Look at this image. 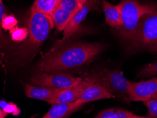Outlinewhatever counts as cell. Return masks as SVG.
Instances as JSON below:
<instances>
[{"label":"cell","mask_w":157,"mask_h":118,"mask_svg":"<svg viewBox=\"0 0 157 118\" xmlns=\"http://www.w3.org/2000/svg\"><path fill=\"white\" fill-rule=\"evenodd\" d=\"M103 49V45L98 43L77 42L60 45L53 48L41 59L38 69L44 73H62L84 65Z\"/></svg>","instance_id":"cell-1"},{"label":"cell","mask_w":157,"mask_h":118,"mask_svg":"<svg viewBox=\"0 0 157 118\" xmlns=\"http://www.w3.org/2000/svg\"><path fill=\"white\" fill-rule=\"evenodd\" d=\"M53 27L54 24L50 16L31 10L28 23L29 35L27 40L18 50V59L22 62L33 57Z\"/></svg>","instance_id":"cell-2"},{"label":"cell","mask_w":157,"mask_h":118,"mask_svg":"<svg viewBox=\"0 0 157 118\" xmlns=\"http://www.w3.org/2000/svg\"><path fill=\"white\" fill-rule=\"evenodd\" d=\"M119 5L121 10L122 26L117 30L122 38L131 42L141 18L147 13L153 12L156 5L142 4L138 0H122Z\"/></svg>","instance_id":"cell-3"},{"label":"cell","mask_w":157,"mask_h":118,"mask_svg":"<svg viewBox=\"0 0 157 118\" xmlns=\"http://www.w3.org/2000/svg\"><path fill=\"white\" fill-rule=\"evenodd\" d=\"M86 79L100 84L114 98H121L127 103H130L129 96L130 82L127 79L122 71L101 67L92 71Z\"/></svg>","instance_id":"cell-4"},{"label":"cell","mask_w":157,"mask_h":118,"mask_svg":"<svg viewBox=\"0 0 157 118\" xmlns=\"http://www.w3.org/2000/svg\"><path fill=\"white\" fill-rule=\"evenodd\" d=\"M131 43L135 46L157 50V5L154 11L141 18Z\"/></svg>","instance_id":"cell-5"},{"label":"cell","mask_w":157,"mask_h":118,"mask_svg":"<svg viewBox=\"0 0 157 118\" xmlns=\"http://www.w3.org/2000/svg\"><path fill=\"white\" fill-rule=\"evenodd\" d=\"M81 80L82 78L75 77L67 74L41 72L33 76L30 82L33 85L64 89L75 85Z\"/></svg>","instance_id":"cell-6"},{"label":"cell","mask_w":157,"mask_h":118,"mask_svg":"<svg viewBox=\"0 0 157 118\" xmlns=\"http://www.w3.org/2000/svg\"><path fill=\"white\" fill-rule=\"evenodd\" d=\"M129 96L131 101L144 102L157 98V77L139 82H130Z\"/></svg>","instance_id":"cell-7"},{"label":"cell","mask_w":157,"mask_h":118,"mask_svg":"<svg viewBox=\"0 0 157 118\" xmlns=\"http://www.w3.org/2000/svg\"><path fill=\"white\" fill-rule=\"evenodd\" d=\"M97 4H98V0H87L85 2L82 8L74 15L70 22L63 31L64 37L59 43L64 42L67 39L70 38L71 35L77 31L79 25L85 20L89 13L92 9L96 8Z\"/></svg>","instance_id":"cell-8"},{"label":"cell","mask_w":157,"mask_h":118,"mask_svg":"<svg viewBox=\"0 0 157 118\" xmlns=\"http://www.w3.org/2000/svg\"><path fill=\"white\" fill-rule=\"evenodd\" d=\"M87 80V79H86ZM88 81L86 86L83 90L79 99L86 104L89 102L96 101L104 99H110L114 98L103 86L97 82Z\"/></svg>","instance_id":"cell-9"},{"label":"cell","mask_w":157,"mask_h":118,"mask_svg":"<svg viewBox=\"0 0 157 118\" xmlns=\"http://www.w3.org/2000/svg\"><path fill=\"white\" fill-rule=\"evenodd\" d=\"M87 83L88 81L86 79L82 78L80 82L72 86L61 89L55 95L50 104L52 105L55 103H70L78 100Z\"/></svg>","instance_id":"cell-10"},{"label":"cell","mask_w":157,"mask_h":118,"mask_svg":"<svg viewBox=\"0 0 157 118\" xmlns=\"http://www.w3.org/2000/svg\"><path fill=\"white\" fill-rule=\"evenodd\" d=\"M85 105L80 99L70 103L52 104L51 108L41 118H64L81 109Z\"/></svg>","instance_id":"cell-11"},{"label":"cell","mask_w":157,"mask_h":118,"mask_svg":"<svg viewBox=\"0 0 157 118\" xmlns=\"http://www.w3.org/2000/svg\"><path fill=\"white\" fill-rule=\"evenodd\" d=\"M24 89L27 97L30 98L36 99V100L45 101L50 104L55 95L61 90L29 84L24 85Z\"/></svg>","instance_id":"cell-12"},{"label":"cell","mask_w":157,"mask_h":118,"mask_svg":"<svg viewBox=\"0 0 157 118\" xmlns=\"http://www.w3.org/2000/svg\"><path fill=\"white\" fill-rule=\"evenodd\" d=\"M102 7L106 24L116 29L121 28L122 26V17L119 4H113L106 0H103Z\"/></svg>","instance_id":"cell-13"},{"label":"cell","mask_w":157,"mask_h":118,"mask_svg":"<svg viewBox=\"0 0 157 118\" xmlns=\"http://www.w3.org/2000/svg\"><path fill=\"white\" fill-rule=\"evenodd\" d=\"M73 17L74 14L72 13L64 10L59 6L53 11L51 15L54 26L56 27L57 31H63L65 29Z\"/></svg>","instance_id":"cell-14"},{"label":"cell","mask_w":157,"mask_h":118,"mask_svg":"<svg viewBox=\"0 0 157 118\" xmlns=\"http://www.w3.org/2000/svg\"><path fill=\"white\" fill-rule=\"evenodd\" d=\"M59 2V0H35L31 10L51 17L53 11L58 7Z\"/></svg>","instance_id":"cell-15"},{"label":"cell","mask_w":157,"mask_h":118,"mask_svg":"<svg viewBox=\"0 0 157 118\" xmlns=\"http://www.w3.org/2000/svg\"><path fill=\"white\" fill-rule=\"evenodd\" d=\"M132 113L130 111L117 109V108H110V109L101 111L96 115L95 118H143Z\"/></svg>","instance_id":"cell-16"},{"label":"cell","mask_w":157,"mask_h":118,"mask_svg":"<svg viewBox=\"0 0 157 118\" xmlns=\"http://www.w3.org/2000/svg\"><path fill=\"white\" fill-rule=\"evenodd\" d=\"M87 0H59V7L75 15L84 6Z\"/></svg>","instance_id":"cell-17"},{"label":"cell","mask_w":157,"mask_h":118,"mask_svg":"<svg viewBox=\"0 0 157 118\" xmlns=\"http://www.w3.org/2000/svg\"><path fill=\"white\" fill-rule=\"evenodd\" d=\"M10 34L13 41L21 42L27 39L28 35H29V30L26 28H18L17 26L13 29L11 30Z\"/></svg>","instance_id":"cell-18"},{"label":"cell","mask_w":157,"mask_h":118,"mask_svg":"<svg viewBox=\"0 0 157 118\" xmlns=\"http://www.w3.org/2000/svg\"><path fill=\"white\" fill-rule=\"evenodd\" d=\"M138 77H149L157 76V61L147 64L138 74Z\"/></svg>","instance_id":"cell-19"},{"label":"cell","mask_w":157,"mask_h":118,"mask_svg":"<svg viewBox=\"0 0 157 118\" xmlns=\"http://www.w3.org/2000/svg\"><path fill=\"white\" fill-rule=\"evenodd\" d=\"M17 23L18 21L15 17L12 15H5L2 19V27L6 31H10L17 27Z\"/></svg>","instance_id":"cell-20"},{"label":"cell","mask_w":157,"mask_h":118,"mask_svg":"<svg viewBox=\"0 0 157 118\" xmlns=\"http://www.w3.org/2000/svg\"><path fill=\"white\" fill-rule=\"evenodd\" d=\"M0 108L7 113V114H11L13 115H18L20 113V110L18 108L12 103H6L5 101H0Z\"/></svg>","instance_id":"cell-21"},{"label":"cell","mask_w":157,"mask_h":118,"mask_svg":"<svg viewBox=\"0 0 157 118\" xmlns=\"http://www.w3.org/2000/svg\"><path fill=\"white\" fill-rule=\"evenodd\" d=\"M143 103L148 109V117L157 118V98L144 101Z\"/></svg>","instance_id":"cell-22"},{"label":"cell","mask_w":157,"mask_h":118,"mask_svg":"<svg viewBox=\"0 0 157 118\" xmlns=\"http://www.w3.org/2000/svg\"><path fill=\"white\" fill-rule=\"evenodd\" d=\"M4 16H5V7H4L2 0H0V28L2 27V19Z\"/></svg>","instance_id":"cell-23"},{"label":"cell","mask_w":157,"mask_h":118,"mask_svg":"<svg viewBox=\"0 0 157 118\" xmlns=\"http://www.w3.org/2000/svg\"><path fill=\"white\" fill-rule=\"evenodd\" d=\"M7 115H8L7 113L5 112H4V111L2 110V114L0 115V118H5L6 116H7Z\"/></svg>","instance_id":"cell-24"},{"label":"cell","mask_w":157,"mask_h":118,"mask_svg":"<svg viewBox=\"0 0 157 118\" xmlns=\"http://www.w3.org/2000/svg\"><path fill=\"white\" fill-rule=\"evenodd\" d=\"M2 110L1 109V108H0V115L2 114Z\"/></svg>","instance_id":"cell-25"},{"label":"cell","mask_w":157,"mask_h":118,"mask_svg":"<svg viewBox=\"0 0 157 118\" xmlns=\"http://www.w3.org/2000/svg\"><path fill=\"white\" fill-rule=\"evenodd\" d=\"M143 118H151V117H145V116H144V117Z\"/></svg>","instance_id":"cell-26"},{"label":"cell","mask_w":157,"mask_h":118,"mask_svg":"<svg viewBox=\"0 0 157 118\" xmlns=\"http://www.w3.org/2000/svg\"><path fill=\"white\" fill-rule=\"evenodd\" d=\"M157 52V50H156V52Z\"/></svg>","instance_id":"cell-27"},{"label":"cell","mask_w":157,"mask_h":118,"mask_svg":"<svg viewBox=\"0 0 157 118\" xmlns=\"http://www.w3.org/2000/svg\"><path fill=\"white\" fill-rule=\"evenodd\" d=\"M64 118H67V117H64Z\"/></svg>","instance_id":"cell-28"}]
</instances>
